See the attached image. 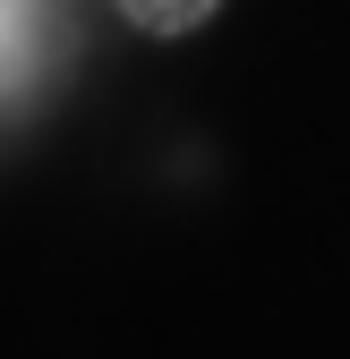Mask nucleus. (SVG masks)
Wrapping results in <instances>:
<instances>
[{
    "mask_svg": "<svg viewBox=\"0 0 350 359\" xmlns=\"http://www.w3.org/2000/svg\"><path fill=\"white\" fill-rule=\"evenodd\" d=\"M52 34H60L52 0H0V111H18L34 77L52 69Z\"/></svg>",
    "mask_w": 350,
    "mask_h": 359,
    "instance_id": "1",
    "label": "nucleus"
},
{
    "mask_svg": "<svg viewBox=\"0 0 350 359\" xmlns=\"http://www.w3.org/2000/svg\"><path fill=\"white\" fill-rule=\"evenodd\" d=\"M111 9L137 26V34H154V43H171V34H197L223 0H111Z\"/></svg>",
    "mask_w": 350,
    "mask_h": 359,
    "instance_id": "2",
    "label": "nucleus"
}]
</instances>
